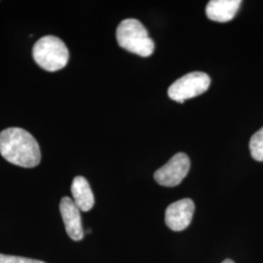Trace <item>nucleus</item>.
Masks as SVG:
<instances>
[{
	"instance_id": "nucleus-1",
	"label": "nucleus",
	"mask_w": 263,
	"mask_h": 263,
	"mask_svg": "<svg viewBox=\"0 0 263 263\" xmlns=\"http://www.w3.org/2000/svg\"><path fill=\"white\" fill-rule=\"evenodd\" d=\"M0 153L4 159L23 168H34L41 160L37 141L22 128H8L0 133Z\"/></svg>"
},
{
	"instance_id": "nucleus-7",
	"label": "nucleus",
	"mask_w": 263,
	"mask_h": 263,
	"mask_svg": "<svg viewBox=\"0 0 263 263\" xmlns=\"http://www.w3.org/2000/svg\"><path fill=\"white\" fill-rule=\"evenodd\" d=\"M60 212L63 217L66 233L73 241H81L84 237L80 210L74 201L69 197L62 198L60 203Z\"/></svg>"
},
{
	"instance_id": "nucleus-2",
	"label": "nucleus",
	"mask_w": 263,
	"mask_h": 263,
	"mask_svg": "<svg viewBox=\"0 0 263 263\" xmlns=\"http://www.w3.org/2000/svg\"><path fill=\"white\" fill-rule=\"evenodd\" d=\"M116 39L120 47L143 58L154 51V42L139 20H123L116 29Z\"/></svg>"
},
{
	"instance_id": "nucleus-8",
	"label": "nucleus",
	"mask_w": 263,
	"mask_h": 263,
	"mask_svg": "<svg viewBox=\"0 0 263 263\" xmlns=\"http://www.w3.org/2000/svg\"><path fill=\"white\" fill-rule=\"evenodd\" d=\"M240 0H212L208 3V18L218 23H226L233 19L241 6Z\"/></svg>"
},
{
	"instance_id": "nucleus-12",
	"label": "nucleus",
	"mask_w": 263,
	"mask_h": 263,
	"mask_svg": "<svg viewBox=\"0 0 263 263\" xmlns=\"http://www.w3.org/2000/svg\"><path fill=\"white\" fill-rule=\"evenodd\" d=\"M221 263H235L232 259H229V258H227L226 260H223Z\"/></svg>"
},
{
	"instance_id": "nucleus-9",
	"label": "nucleus",
	"mask_w": 263,
	"mask_h": 263,
	"mask_svg": "<svg viewBox=\"0 0 263 263\" xmlns=\"http://www.w3.org/2000/svg\"><path fill=\"white\" fill-rule=\"evenodd\" d=\"M71 193L76 206L82 212H89L94 207L95 197L88 180L84 177H76L71 184Z\"/></svg>"
},
{
	"instance_id": "nucleus-3",
	"label": "nucleus",
	"mask_w": 263,
	"mask_h": 263,
	"mask_svg": "<svg viewBox=\"0 0 263 263\" xmlns=\"http://www.w3.org/2000/svg\"><path fill=\"white\" fill-rule=\"evenodd\" d=\"M32 56L41 68L54 72L64 68L69 60V52L60 38L46 35L40 38L32 48Z\"/></svg>"
},
{
	"instance_id": "nucleus-5",
	"label": "nucleus",
	"mask_w": 263,
	"mask_h": 263,
	"mask_svg": "<svg viewBox=\"0 0 263 263\" xmlns=\"http://www.w3.org/2000/svg\"><path fill=\"white\" fill-rule=\"evenodd\" d=\"M190 169V160L185 153L179 152L173 156L167 164L157 170L154 179L162 186H177L187 176Z\"/></svg>"
},
{
	"instance_id": "nucleus-10",
	"label": "nucleus",
	"mask_w": 263,
	"mask_h": 263,
	"mask_svg": "<svg viewBox=\"0 0 263 263\" xmlns=\"http://www.w3.org/2000/svg\"><path fill=\"white\" fill-rule=\"evenodd\" d=\"M250 151L254 160L263 162V127L251 138Z\"/></svg>"
},
{
	"instance_id": "nucleus-4",
	"label": "nucleus",
	"mask_w": 263,
	"mask_h": 263,
	"mask_svg": "<svg viewBox=\"0 0 263 263\" xmlns=\"http://www.w3.org/2000/svg\"><path fill=\"white\" fill-rule=\"evenodd\" d=\"M211 84V78L205 72H190L171 85L168 90L170 99L183 104L185 100L205 93Z\"/></svg>"
},
{
	"instance_id": "nucleus-6",
	"label": "nucleus",
	"mask_w": 263,
	"mask_h": 263,
	"mask_svg": "<svg viewBox=\"0 0 263 263\" xmlns=\"http://www.w3.org/2000/svg\"><path fill=\"white\" fill-rule=\"evenodd\" d=\"M194 211L195 205L191 199H181L167 208L165 222L173 231H182L190 224Z\"/></svg>"
},
{
	"instance_id": "nucleus-11",
	"label": "nucleus",
	"mask_w": 263,
	"mask_h": 263,
	"mask_svg": "<svg viewBox=\"0 0 263 263\" xmlns=\"http://www.w3.org/2000/svg\"><path fill=\"white\" fill-rule=\"evenodd\" d=\"M0 263H46L37 259L27 258L16 255L0 254Z\"/></svg>"
}]
</instances>
